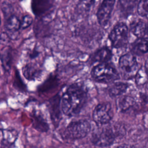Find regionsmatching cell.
I'll return each mask as SVG.
<instances>
[{"mask_svg": "<svg viewBox=\"0 0 148 148\" xmlns=\"http://www.w3.org/2000/svg\"><path fill=\"white\" fill-rule=\"evenodd\" d=\"M88 98L87 91L80 83H73L69 86L61 96V110L65 116L77 115L84 106Z\"/></svg>", "mask_w": 148, "mask_h": 148, "instance_id": "1", "label": "cell"}, {"mask_svg": "<svg viewBox=\"0 0 148 148\" xmlns=\"http://www.w3.org/2000/svg\"><path fill=\"white\" fill-rule=\"evenodd\" d=\"M91 76L94 81L104 84H111L120 79L119 72L110 63L95 65L91 69Z\"/></svg>", "mask_w": 148, "mask_h": 148, "instance_id": "2", "label": "cell"}, {"mask_svg": "<svg viewBox=\"0 0 148 148\" xmlns=\"http://www.w3.org/2000/svg\"><path fill=\"white\" fill-rule=\"evenodd\" d=\"M91 124L86 120H79L70 123L64 132L66 139L76 140L86 136L91 131Z\"/></svg>", "mask_w": 148, "mask_h": 148, "instance_id": "3", "label": "cell"}, {"mask_svg": "<svg viewBox=\"0 0 148 148\" xmlns=\"http://www.w3.org/2000/svg\"><path fill=\"white\" fill-rule=\"evenodd\" d=\"M120 73L125 79H131L135 76L138 72V64L136 58L132 54L123 55L119 61Z\"/></svg>", "mask_w": 148, "mask_h": 148, "instance_id": "4", "label": "cell"}, {"mask_svg": "<svg viewBox=\"0 0 148 148\" xmlns=\"http://www.w3.org/2000/svg\"><path fill=\"white\" fill-rule=\"evenodd\" d=\"M108 37L113 47L120 49L125 47L128 38L127 26L123 23L116 24L110 31Z\"/></svg>", "mask_w": 148, "mask_h": 148, "instance_id": "5", "label": "cell"}, {"mask_svg": "<svg viewBox=\"0 0 148 148\" xmlns=\"http://www.w3.org/2000/svg\"><path fill=\"white\" fill-rule=\"evenodd\" d=\"M92 119L98 125H105L109 123L113 117V110L112 105L109 102L98 103L92 112Z\"/></svg>", "mask_w": 148, "mask_h": 148, "instance_id": "6", "label": "cell"}, {"mask_svg": "<svg viewBox=\"0 0 148 148\" xmlns=\"http://www.w3.org/2000/svg\"><path fill=\"white\" fill-rule=\"evenodd\" d=\"M117 132L113 127L107 126L96 131L92 136V142L98 146H108L113 143Z\"/></svg>", "mask_w": 148, "mask_h": 148, "instance_id": "7", "label": "cell"}, {"mask_svg": "<svg viewBox=\"0 0 148 148\" xmlns=\"http://www.w3.org/2000/svg\"><path fill=\"white\" fill-rule=\"evenodd\" d=\"M115 1H103L97 12V18L101 27H106L109 25Z\"/></svg>", "mask_w": 148, "mask_h": 148, "instance_id": "8", "label": "cell"}, {"mask_svg": "<svg viewBox=\"0 0 148 148\" xmlns=\"http://www.w3.org/2000/svg\"><path fill=\"white\" fill-rule=\"evenodd\" d=\"M61 97L57 94L51 98L48 101V110L51 120L55 127L58 126L62 117V110L61 107Z\"/></svg>", "mask_w": 148, "mask_h": 148, "instance_id": "9", "label": "cell"}, {"mask_svg": "<svg viewBox=\"0 0 148 148\" xmlns=\"http://www.w3.org/2000/svg\"><path fill=\"white\" fill-rule=\"evenodd\" d=\"M112 52L111 50L107 46H103L94 53H92L90 57L89 61L91 64L98 63L103 64L108 63V62L112 59Z\"/></svg>", "mask_w": 148, "mask_h": 148, "instance_id": "10", "label": "cell"}, {"mask_svg": "<svg viewBox=\"0 0 148 148\" xmlns=\"http://www.w3.org/2000/svg\"><path fill=\"white\" fill-rule=\"evenodd\" d=\"M23 74L26 79L28 80H35L40 77L42 69L34 63H28L24 65L22 69Z\"/></svg>", "mask_w": 148, "mask_h": 148, "instance_id": "11", "label": "cell"}, {"mask_svg": "<svg viewBox=\"0 0 148 148\" xmlns=\"http://www.w3.org/2000/svg\"><path fill=\"white\" fill-rule=\"evenodd\" d=\"M31 7L36 16H41L51 10L53 3L50 1H34L32 2Z\"/></svg>", "mask_w": 148, "mask_h": 148, "instance_id": "12", "label": "cell"}, {"mask_svg": "<svg viewBox=\"0 0 148 148\" xmlns=\"http://www.w3.org/2000/svg\"><path fill=\"white\" fill-rule=\"evenodd\" d=\"M4 27L10 32H15L21 28V20L14 14L4 18Z\"/></svg>", "mask_w": 148, "mask_h": 148, "instance_id": "13", "label": "cell"}, {"mask_svg": "<svg viewBox=\"0 0 148 148\" xmlns=\"http://www.w3.org/2000/svg\"><path fill=\"white\" fill-rule=\"evenodd\" d=\"M128 85L126 83L114 82L108 86V92L112 97H116L124 94L127 90Z\"/></svg>", "mask_w": 148, "mask_h": 148, "instance_id": "14", "label": "cell"}, {"mask_svg": "<svg viewBox=\"0 0 148 148\" xmlns=\"http://www.w3.org/2000/svg\"><path fill=\"white\" fill-rule=\"evenodd\" d=\"M33 118V126L40 131H47L49 126L43 115L38 110H34L32 114Z\"/></svg>", "mask_w": 148, "mask_h": 148, "instance_id": "15", "label": "cell"}, {"mask_svg": "<svg viewBox=\"0 0 148 148\" xmlns=\"http://www.w3.org/2000/svg\"><path fill=\"white\" fill-rule=\"evenodd\" d=\"M136 105L135 99L130 96L124 95L117 100V106L123 112H125L133 109Z\"/></svg>", "mask_w": 148, "mask_h": 148, "instance_id": "16", "label": "cell"}, {"mask_svg": "<svg viewBox=\"0 0 148 148\" xmlns=\"http://www.w3.org/2000/svg\"><path fill=\"white\" fill-rule=\"evenodd\" d=\"M132 33L138 38H142L146 34L147 25L142 20H135L130 24Z\"/></svg>", "mask_w": 148, "mask_h": 148, "instance_id": "17", "label": "cell"}, {"mask_svg": "<svg viewBox=\"0 0 148 148\" xmlns=\"http://www.w3.org/2000/svg\"><path fill=\"white\" fill-rule=\"evenodd\" d=\"M132 51L136 54L140 55L148 51V39L138 38L132 45Z\"/></svg>", "mask_w": 148, "mask_h": 148, "instance_id": "18", "label": "cell"}, {"mask_svg": "<svg viewBox=\"0 0 148 148\" xmlns=\"http://www.w3.org/2000/svg\"><path fill=\"white\" fill-rule=\"evenodd\" d=\"M1 64L5 72H9L10 70L12 62V54L10 48L5 49L1 54Z\"/></svg>", "mask_w": 148, "mask_h": 148, "instance_id": "19", "label": "cell"}, {"mask_svg": "<svg viewBox=\"0 0 148 148\" xmlns=\"http://www.w3.org/2000/svg\"><path fill=\"white\" fill-rule=\"evenodd\" d=\"M94 2V1H80L77 5V12L78 13H80L81 14H83V13L86 14L88 13Z\"/></svg>", "mask_w": 148, "mask_h": 148, "instance_id": "20", "label": "cell"}, {"mask_svg": "<svg viewBox=\"0 0 148 148\" xmlns=\"http://www.w3.org/2000/svg\"><path fill=\"white\" fill-rule=\"evenodd\" d=\"M137 10L140 16L148 18V0L140 1L138 5Z\"/></svg>", "mask_w": 148, "mask_h": 148, "instance_id": "21", "label": "cell"}, {"mask_svg": "<svg viewBox=\"0 0 148 148\" xmlns=\"http://www.w3.org/2000/svg\"><path fill=\"white\" fill-rule=\"evenodd\" d=\"M120 3V6H121V9L123 12H129L132 10V9L134 8V4L135 3L134 1H120L119 2Z\"/></svg>", "mask_w": 148, "mask_h": 148, "instance_id": "22", "label": "cell"}, {"mask_svg": "<svg viewBox=\"0 0 148 148\" xmlns=\"http://www.w3.org/2000/svg\"><path fill=\"white\" fill-rule=\"evenodd\" d=\"M32 17L29 14H25L21 20V28L25 29L29 27L32 23Z\"/></svg>", "mask_w": 148, "mask_h": 148, "instance_id": "23", "label": "cell"}, {"mask_svg": "<svg viewBox=\"0 0 148 148\" xmlns=\"http://www.w3.org/2000/svg\"><path fill=\"white\" fill-rule=\"evenodd\" d=\"M23 83H23L19 75V73L16 72L15 75V82L14 83L15 87H16V88H18V90H19L24 91V89H25V87Z\"/></svg>", "mask_w": 148, "mask_h": 148, "instance_id": "24", "label": "cell"}, {"mask_svg": "<svg viewBox=\"0 0 148 148\" xmlns=\"http://www.w3.org/2000/svg\"><path fill=\"white\" fill-rule=\"evenodd\" d=\"M40 54V52L38 50H36L35 49H34L33 50H32L29 54V57L31 58V59H34V58H35L36 57H38L39 56Z\"/></svg>", "mask_w": 148, "mask_h": 148, "instance_id": "25", "label": "cell"}, {"mask_svg": "<svg viewBox=\"0 0 148 148\" xmlns=\"http://www.w3.org/2000/svg\"><path fill=\"white\" fill-rule=\"evenodd\" d=\"M117 148H134L132 146L129 145H121L119 146Z\"/></svg>", "mask_w": 148, "mask_h": 148, "instance_id": "26", "label": "cell"}, {"mask_svg": "<svg viewBox=\"0 0 148 148\" xmlns=\"http://www.w3.org/2000/svg\"><path fill=\"white\" fill-rule=\"evenodd\" d=\"M145 68H146V71L148 72V58L146 60V61L145 62Z\"/></svg>", "mask_w": 148, "mask_h": 148, "instance_id": "27", "label": "cell"}, {"mask_svg": "<svg viewBox=\"0 0 148 148\" xmlns=\"http://www.w3.org/2000/svg\"><path fill=\"white\" fill-rule=\"evenodd\" d=\"M146 34L148 35V24H147V29H146Z\"/></svg>", "mask_w": 148, "mask_h": 148, "instance_id": "28", "label": "cell"}]
</instances>
